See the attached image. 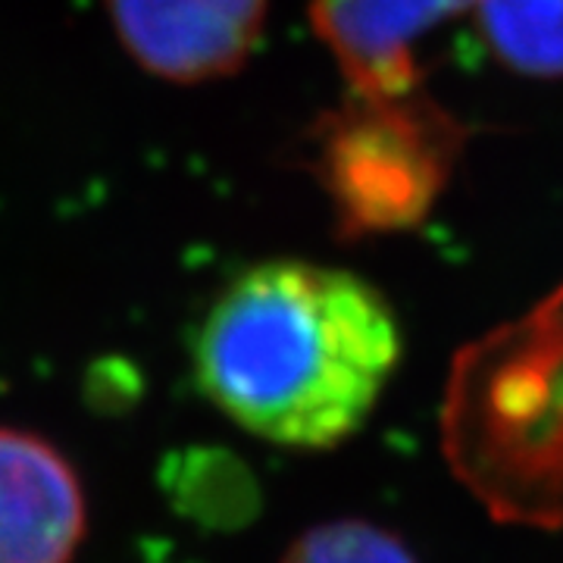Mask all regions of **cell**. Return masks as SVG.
Instances as JSON below:
<instances>
[{"mask_svg": "<svg viewBox=\"0 0 563 563\" xmlns=\"http://www.w3.org/2000/svg\"><path fill=\"white\" fill-rule=\"evenodd\" d=\"M85 517L73 463L35 432L0 426V563H69Z\"/></svg>", "mask_w": 563, "mask_h": 563, "instance_id": "5", "label": "cell"}, {"mask_svg": "<svg viewBox=\"0 0 563 563\" xmlns=\"http://www.w3.org/2000/svg\"><path fill=\"white\" fill-rule=\"evenodd\" d=\"M282 563H417V558L383 526L332 520L298 536Z\"/></svg>", "mask_w": 563, "mask_h": 563, "instance_id": "8", "label": "cell"}, {"mask_svg": "<svg viewBox=\"0 0 563 563\" xmlns=\"http://www.w3.org/2000/svg\"><path fill=\"white\" fill-rule=\"evenodd\" d=\"M476 0H313V25L354 95L395 98L417 85L413 44Z\"/></svg>", "mask_w": 563, "mask_h": 563, "instance_id": "6", "label": "cell"}, {"mask_svg": "<svg viewBox=\"0 0 563 563\" xmlns=\"http://www.w3.org/2000/svg\"><path fill=\"white\" fill-rule=\"evenodd\" d=\"M442 454L498 523L563 529V288L463 347L444 388Z\"/></svg>", "mask_w": 563, "mask_h": 563, "instance_id": "2", "label": "cell"}, {"mask_svg": "<svg viewBox=\"0 0 563 563\" xmlns=\"http://www.w3.org/2000/svg\"><path fill=\"white\" fill-rule=\"evenodd\" d=\"M485 38L517 69L563 73V0H476Z\"/></svg>", "mask_w": 563, "mask_h": 563, "instance_id": "7", "label": "cell"}, {"mask_svg": "<svg viewBox=\"0 0 563 563\" xmlns=\"http://www.w3.org/2000/svg\"><path fill=\"white\" fill-rule=\"evenodd\" d=\"M457 144L454 125L407 95L363 98L322 139V179L357 229H388L420 217Z\"/></svg>", "mask_w": 563, "mask_h": 563, "instance_id": "3", "label": "cell"}, {"mask_svg": "<svg viewBox=\"0 0 563 563\" xmlns=\"http://www.w3.org/2000/svg\"><path fill=\"white\" fill-rule=\"evenodd\" d=\"M401 361V329L361 276L303 261L244 269L191 342L201 395L263 442L322 451L347 442Z\"/></svg>", "mask_w": 563, "mask_h": 563, "instance_id": "1", "label": "cell"}, {"mask_svg": "<svg viewBox=\"0 0 563 563\" xmlns=\"http://www.w3.org/2000/svg\"><path fill=\"white\" fill-rule=\"evenodd\" d=\"M129 54L169 81L239 69L261 38L266 0H110Z\"/></svg>", "mask_w": 563, "mask_h": 563, "instance_id": "4", "label": "cell"}]
</instances>
